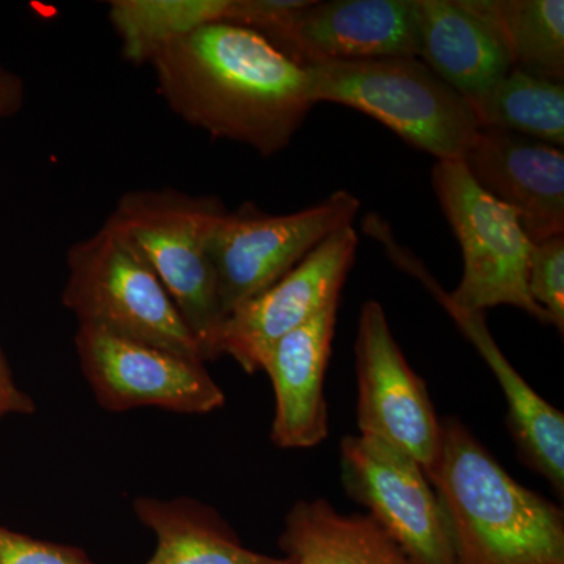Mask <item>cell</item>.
<instances>
[{"instance_id":"obj_20","label":"cell","mask_w":564,"mask_h":564,"mask_svg":"<svg viewBox=\"0 0 564 564\" xmlns=\"http://www.w3.org/2000/svg\"><path fill=\"white\" fill-rule=\"evenodd\" d=\"M229 0H111L109 21L121 43V54L132 65L152 58L192 32L225 22Z\"/></svg>"},{"instance_id":"obj_5","label":"cell","mask_w":564,"mask_h":564,"mask_svg":"<svg viewBox=\"0 0 564 564\" xmlns=\"http://www.w3.org/2000/svg\"><path fill=\"white\" fill-rule=\"evenodd\" d=\"M66 267L62 300L79 325L206 362L158 274L111 223L70 245Z\"/></svg>"},{"instance_id":"obj_16","label":"cell","mask_w":564,"mask_h":564,"mask_svg":"<svg viewBox=\"0 0 564 564\" xmlns=\"http://www.w3.org/2000/svg\"><path fill=\"white\" fill-rule=\"evenodd\" d=\"M337 306L332 304L300 328L285 334L267 358L263 372L272 380V441L281 448L315 447L328 436L325 375L332 358Z\"/></svg>"},{"instance_id":"obj_7","label":"cell","mask_w":564,"mask_h":564,"mask_svg":"<svg viewBox=\"0 0 564 564\" xmlns=\"http://www.w3.org/2000/svg\"><path fill=\"white\" fill-rule=\"evenodd\" d=\"M361 203L347 191L285 215H270L251 204L220 215L207 237V252L226 317L267 291L293 267L345 226Z\"/></svg>"},{"instance_id":"obj_18","label":"cell","mask_w":564,"mask_h":564,"mask_svg":"<svg viewBox=\"0 0 564 564\" xmlns=\"http://www.w3.org/2000/svg\"><path fill=\"white\" fill-rule=\"evenodd\" d=\"M133 511L158 536L147 564H292L245 547L217 511L196 500L140 497Z\"/></svg>"},{"instance_id":"obj_6","label":"cell","mask_w":564,"mask_h":564,"mask_svg":"<svg viewBox=\"0 0 564 564\" xmlns=\"http://www.w3.org/2000/svg\"><path fill=\"white\" fill-rule=\"evenodd\" d=\"M433 191L463 252V278L448 293L456 306L484 313L514 306L543 325L551 317L530 299L527 262L532 242L513 210L481 191L462 161H437Z\"/></svg>"},{"instance_id":"obj_25","label":"cell","mask_w":564,"mask_h":564,"mask_svg":"<svg viewBox=\"0 0 564 564\" xmlns=\"http://www.w3.org/2000/svg\"><path fill=\"white\" fill-rule=\"evenodd\" d=\"M33 403L28 393L14 383L2 350H0V417L11 413H32Z\"/></svg>"},{"instance_id":"obj_11","label":"cell","mask_w":564,"mask_h":564,"mask_svg":"<svg viewBox=\"0 0 564 564\" xmlns=\"http://www.w3.org/2000/svg\"><path fill=\"white\" fill-rule=\"evenodd\" d=\"M358 245L356 229L345 226L280 281L232 311L223 323L220 356H231L245 372L261 370L263 359L281 337L332 304H339Z\"/></svg>"},{"instance_id":"obj_26","label":"cell","mask_w":564,"mask_h":564,"mask_svg":"<svg viewBox=\"0 0 564 564\" xmlns=\"http://www.w3.org/2000/svg\"><path fill=\"white\" fill-rule=\"evenodd\" d=\"M24 82L0 63V121L13 117L24 106Z\"/></svg>"},{"instance_id":"obj_10","label":"cell","mask_w":564,"mask_h":564,"mask_svg":"<svg viewBox=\"0 0 564 564\" xmlns=\"http://www.w3.org/2000/svg\"><path fill=\"white\" fill-rule=\"evenodd\" d=\"M74 345L82 370L106 410L158 406L207 414L225 404V392L204 362L93 326L79 325Z\"/></svg>"},{"instance_id":"obj_1","label":"cell","mask_w":564,"mask_h":564,"mask_svg":"<svg viewBox=\"0 0 564 564\" xmlns=\"http://www.w3.org/2000/svg\"><path fill=\"white\" fill-rule=\"evenodd\" d=\"M150 66L181 120L263 158L285 150L315 106L304 66L261 33L228 22L174 41Z\"/></svg>"},{"instance_id":"obj_9","label":"cell","mask_w":564,"mask_h":564,"mask_svg":"<svg viewBox=\"0 0 564 564\" xmlns=\"http://www.w3.org/2000/svg\"><path fill=\"white\" fill-rule=\"evenodd\" d=\"M358 429L413 458L426 477L440 462L443 422L425 381L404 359L380 303L362 304L355 343Z\"/></svg>"},{"instance_id":"obj_4","label":"cell","mask_w":564,"mask_h":564,"mask_svg":"<svg viewBox=\"0 0 564 564\" xmlns=\"http://www.w3.org/2000/svg\"><path fill=\"white\" fill-rule=\"evenodd\" d=\"M225 212L215 196L141 188L124 193L107 218L158 274L206 361L220 356L218 340L226 321L207 252L212 226Z\"/></svg>"},{"instance_id":"obj_23","label":"cell","mask_w":564,"mask_h":564,"mask_svg":"<svg viewBox=\"0 0 564 564\" xmlns=\"http://www.w3.org/2000/svg\"><path fill=\"white\" fill-rule=\"evenodd\" d=\"M0 564H93L80 549L33 540L0 527Z\"/></svg>"},{"instance_id":"obj_2","label":"cell","mask_w":564,"mask_h":564,"mask_svg":"<svg viewBox=\"0 0 564 564\" xmlns=\"http://www.w3.org/2000/svg\"><path fill=\"white\" fill-rule=\"evenodd\" d=\"M459 564H564L563 511L519 485L456 419L430 477Z\"/></svg>"},{"instance_id":"obj_22","label":"cell","mask_w":564,"mask_h":564,"mask_svg":"<svg viewBox=\"0 0 564 564\" xmlns=\"http://www.w3.org/2000/svg\"><path fill=\"white\" fill-rule=\"evenodd\" d=\"M527 291L552 325L564 333V236L532 243L527 262Z\"/></svg>"},{"instance_id":"obj_24","label":"cell","mask_w":564,"mask_h":564,"mask_svg":"<svg viewBox=\"0 0 564 564\" xmlns=\"http://www.w3.org/2000/svg\"><path fill=\"white\" fill-rule=\"evenodd\" d=\"M311 0H229L225 22L263 36L280 31Z\"/></svg>"},{"instance_id":"obj_8","label":"cell","mask_w":564,"mask_h":564,"mask_svg":"<svg viewBox=\"0 0 564 564\" xmlns=\"http://www.w3.org/2000/svg\"><path fill=\"white\" fill-rule=\"evenodd\" d=\"M345 492L369 510L413 564H459L451 525L422 467L377 437H344Z\"/></svg>"},{"instance_id":"obj_21","label":"cell","mask_w":564,"mask_h":564,"mask_svg":"<svg viewBox=\"0 0 564 564\" xmlns=\"http://www.w3.org/2000/svg\"><path fill=\"white\" fill-rule=\"evenodd\" d=\"M513 69L564 80L563 0H492Z\"/></svg>"},{"instance_id":"obj_3","label":"cell","mask_w":564,"mask_h":564,"mask_svg":"<svg viewBox=\"0 0 564 564\" xmlns=\"http://www.w3.org/2000/svg\"><path fill=\"white\" fill-rule=\"evenodd\" d=\"M314 104L350 107L437 161H462L478 132L469 102L417 57L304 66Z\"/></svg>"},{"instance_id":"obj_15","label":"cell","mask_w":564,"mask_h":564,"mask_svg":"<svg viewBox=\"0 0 564 564\" xmlns=\"http://www.w3.org/2000/svg\"><path fill=\"white\" fill-rule=\"evenodd\" d=\"M415 13L419 61L464 98L513 69L492 0H415Z\"/></svg>"},{"instance_id":"obj_14","label":"cell","mask_w":564,"mask_h":564,"mask_svg":"<svg viewBox=\"0 0 564 564\" xmlns=\"http://www.w3.org/2000/svg\"><path fill=\"white\" fill-rule=\"evenodd\" d=\"M475 184L514 212L532 243L564 236V154L519 133L478 129L462 159Z\"/></svg>"},{"instance_id":"obj_13","label":"cell","mask_w":564,"mask_h":564,"mask_svg":"<svg viewBox=\"0 0 564 564\" xmlns=\"http://www.w3.org/2000/svg\"><path fill=\"white\" fill-rule=\"evenodd\" d=\"M265 39L302 66L417 57L415 0H311Z\"/></svg>"},{"instance_id":"obj_19","label":"cell","mask_w":564,"mask_h":564,"mask_svg":"<svg viewBox=\"0 0 564 564\" xmlns=\"http://www.w3.org/2000/svg\"><path fill=\"white\" fill-rule=\"evenodd\" d=\"M478 129H497L564 144V84L511 69L488 90L467 99Z\"/></svg>"},{"instance_id":"obj_17","label":"cell","mask_w":564,"mask_h":564,"mask_svg":"<svg viewBox=\"0 0 564 564\" xmlns=\"http://www.w3.org/2000/svg\"><path fill=\"white\" fill-rule=\"evenodd\" d=\"M280 547L292 564H413L369 514H340L325 499L289 511Z\"/></svg>"},{"instance_id":"obj_12","label":"cell","mask_w":564,"mask_h":564,"mask_svg":"<svg viewBox=\"0 0 564 564\" xmlns=\"http://www.w3.org/2000/svg\"><path fill=\"white\" fill-rule=\"evenodd\" d=\"M373 239L383 245L389 259L425 285L447 311L464 336L474 344L502 388L508 406V429L522 462L544 477L560 496L564 491V414L533 391L492 339L484 313L456 306L417 258L397 242L391 229L381 228Z\"/></svg>"}]
</instances>
